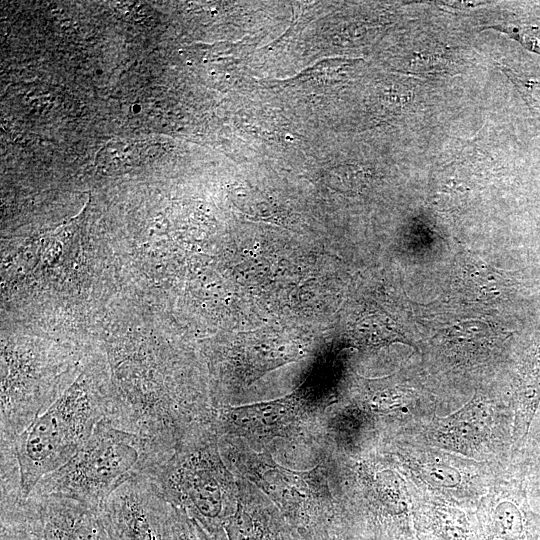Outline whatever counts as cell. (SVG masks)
Returning <instances> with one entry per match:
<instances>
[{"label": "cell", "instance_id": "cell-4", "mask_svg": "<svg viewBox=\"0 0 540 540\" xmlns=\"http://www.w3.org/2000/svg\"><path fill=\"white\" fill-rule=\"evenodd\" d=\"M99 513L110 540H176L174 508L145 473L121 484Z\"/></svg>", "mask_w": 540, "mask_h": 540}, {"label": "cell", "instance_id": "cell-1", "mask_svg": "<svg viewBox=\"0 0 540 540\" xmlns=\"http://www.w3.org/2000/svg\"><path fill=\"white\" fill-rule=\"evenodd\" d=\"M108 391L97 370L85 372L17 437L11 448L23 499L66 464L105 419Z\"/></svg>", "mask_w": 540, "mask_h": 540}, {"label": "cell", "instance_id": "cell-8", "mask_svg": "<svg viewBox=\"0 0 540 540\" xmlns=\"http://www.w3.org/2000/svg\"><path fill=\"white\" fill-rule=\"evenodd\" d=\"M0 540H38L17 523L1 521Z\"/></svg>", "mask_w": 540, "mask_h": 540}, {"label": "cell", "instance_id": "cell-6", "mask_svg": "<svg viewBox=\"0 0 540 540\" xmlns=\"http://www.w3.org/2000/svg\"><path fill=\"white\" fill-rule=\"evenodd\" d=\"M540 404V340L533 344L514 385V441L523 440Z\"/></svg>", "mask_w": 540, "mask_h": 540}, {"label": "cell", "instance_id": "cell-2", "mask_svg": "<svg viewBox=\"0 0 540 540\" xmlns=\"http://www.w3.org/2000/svg\"><path fill=\"white\" fill-rule=\"evenodd\" d=\"M146 442L101 420L78 452L33 489L98 509L125 481L148 466Z\"/></svg>", "mask_w": 540, "mask_h": 540}, {"label": "cell", "instance_id": "cell-3", "mask_svg": "<svg viewBox=\"0 0 540 540\" xmlns=\"http://www.w3.org/2000/svg\"><path fill=\"white\" fill-rule=\"evenodd\" d=\"M205 438L194 433L193 448L180 445L167 460L145 474L172 506L186 508L210 533L217 534L226 516V482Z\"/></svg>", "mask_w": 540, "mask_h": 540}, {"label": "cell", "instance_id": "cell-5", "mask_svg": "<svg viewBox=\"0 0 540 540\" xmlns=\"http://www.w3.org/2000/svg\"><path fill=\"white\" fill-rule=\"evenodd\" d=\"M0 510L1 521L21 525L38 540H110L99 510L71 498L32 491Z\"/></svg>", "mask_w": 540, "mask_h": 540}, {"label": "cell", "instance_id": "cell-7", "mask_svg": "<svg viewBox=\"0 0 540 540\" xmlns=\"http://www.w3.org/2000/svg\"><path fill=\"white\" fill-rule=\"evenodd\" d=\"M174 530L176 540H212L182 509L174 507Z\"/></svg>", "mask_w": 540, "mask_h": 540}]
</instances>
